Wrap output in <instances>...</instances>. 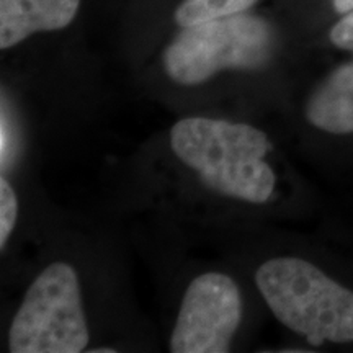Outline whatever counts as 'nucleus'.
<instances>
[{
  "label": "nucleus",
  "instance_id": "nucleus-12",
  "mask_svg": "<svg viewBox=\"0 0 353 353\" xmlns=\"http://www.w3.org/2000/svg\"><path fill=\"white\" fill-rule=\"evenodd\" d=\"M332 3H334L335 12L341 13V15L350 12L353 8V0H332Z\"/></svg>",
  "mask_w": 353,
  "mask_h": 353
},
{
  "label": "nucleus",
  "instance_id": "nucleus-7",
  "mask_svg": "<svg viewBox=\"0 0 353 353\" xmlns=\"http://www.w3.org/2000/svg\"><path fill=\"white\" fill-rule=\"evenodd\" d=\"M306 118L330 134L353 132V61L334 69L317 85L307 99Z\"/></svg>",
  "mask_w": 353,
  "mask_h": 353
},
{
  "label": "nucleus",
  "instance_id": "nucleus-6",
  "mask_svg": "<svg viewBox=\"0 0 353 353\" xmlns=\"http://www.w3.org/2000/svg\"><path fill=\"white\" fill-rule=\"evenodd\" d=\"M82 0H0V50L38 33L59 32L76 20Z\"/></svg>",
  "mask_w": 353,
  "mask_h": 353
},
{
  "label": "nucleus",
  "instance_id": "nucleus-5",
  "mask_svg": "<svg viewBox=\"0 0 353 353\" xmlns=\"http://www.w3.org/2000/svg\"><path fill=\"white\" fill-rule=\"evenodd\" d=\"M241 319L242 298L236 281L224 273H203L185 291L170 352L226 353Z\"/></svg>",
  "mask_w": 353,
  "mask_h": 353
},
{
  "label": "nucleus",
  "instance_id": "nucleus-10",
  "mask_svg": "<svg viewBox=\"0 0 353 353\" xmlns=\"http://www.w3.org/2000/svg\"><path fill=\"white\" fill-rule=\"evenodd\" d=\"M329 38L335 48L353 52V8L332 26Z\"/></svg>",
  "mask_w": 353,
  "mask_h": 353
},
{
  "label": "nucleus",
  "instance_id": "nucleus-2",
  "mask_svg": "<svg viewBox=\"0 0 353 353\" xmlns=\"http://www.w3.org/2000/svg\"><path fill=\"white\" fill-rule=\"evenodd\" d=\"M255 285L273 316L311 345L353 342V291L316 265L298 257L270 259L259 267Z\"/></svg>",
  "mask_w": 353,
  "mask_h": 353
},
{
  "label": "nucleus",
  "instance_id": "nucleus-1",
  "mask_svg": "<svg viewBox=\"0 0 353 353\" xmlns=\"http://www.w3.org/2000/svg\"><path fill=\"white\" fill-rule=\"evenodd\" d=\"M170 145L175 156L216 193L255 205L273 196L276 176L265 161L272 143L259 128L190 117L172 126Z\"/></svg>",
  "mask_w": 353,
  "mask_h": 353
},
{
  "label": "nucleus",
  "instance_id": "nucleus-13",
  "mask_svg": "<svg viewBox=\"0 0 353 353\" xmlns=\"http://www.w3.org/2000/svg\"><path fill=\"white\" fill-rule=\"evenodd\" d=\"M92 353H114L117 350L114 348H95V350H90Z\"/></svg>",
  "mask_w": 353,
  "mask_h": 353
},
{
  "label": "nucleus",
  "instance_id": "nucleus-8",
  "mask_svg": "<svg viewBox=\"0 0 353 353\" xmlns=\"http://www.w3.org/2000/svg\"><path fill=\"white\" fill-rule=\"evenodd\" d=\"M260 0H182L174 12L179 28L250 12Z\"/></svg>",
  "mask_w": 353,
  "mask_h": 353
},
{
  "label": "nucleus",
  "instance_id": "nucleus-11",
  "mask_svg": "<svg viewBox=\"0 0 353 353\" xmlns=\"http://www.w3.org/2000/svg\"><path fill=\"white\" fill-rule=\"evenodd\" d=\"M2 132H0V154H2V169L10 164L13 154V138H12V123L8 120L6 110L2 112Z\"/></svg>",
  "mask_w": 353,
  "mask_h": 353
},
{
  "label": "nucleus",
  "instance_id": "nucleus-4",
  "mask_svg": "<svg viewBox=\"0 0 353 353\" xmlns=\"http://www.w3.org/2000/svg\"><path fill=\"white\" fill-rule=\"evenodd\" d=\"M90 341L72 265L54 262L32 281L8 330L12 353H79Z\"/></svg>",
  "mask_w": 353,
  "mask_h": 353
},
{
  "label": "nucleus",
  "instance_id": "nucleus-3",
  "mask_svg": "<svg viewBox=\"0 0 353 353\" xmlns=\"http://www.w3.org/2000/svg\"><path fill=\"white\" fill-rule=\"evenodd\" d=\"M275 48L270 21L245 12L180 28L164 50L162 65L174 82L198 85L223 70L262 69Z\"/></svg>",
  "mask_w": 353,
  "mask_h": 353
},
{
  "label": "nucleus",
  "instance_id": "nucleus-9",
  "mask_svg": "<svg viewBox=\"0 0 353 353\" xmlns=\"http://www.w3.org/2000/svg\"><path fill=\"white\" fill-rule=\"evenodd\" d=\"M19 218V200L7 176H0V247H6Z\"/></svg>",
  "mask_w": 353,
  "mask_h": 353
}]
</instances>
